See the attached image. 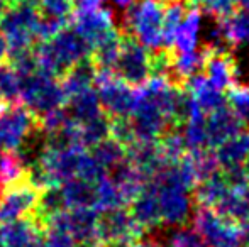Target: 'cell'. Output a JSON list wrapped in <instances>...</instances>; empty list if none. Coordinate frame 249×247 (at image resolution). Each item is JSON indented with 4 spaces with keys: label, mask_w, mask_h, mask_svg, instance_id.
I'll return each mask as SVG.
<instances>
[{
    "label": "cell",
    "mask_w": 249,
    "mask_h": 247,
    "mask_svg": "<svg viewBox=\"0 0 249 247\" xmlns=\"http://www.w3.org/2000/svg\"><path fill=\"white\" fill-rule=\"evenodd\" d=\"M33 51L41 71L59 80L75 65L92 56L90 44L70 26L51 39L37 41Z\"/></svg>",
    "instance_id": "cell-1"
},
{
    "label": "cell",
    "mask_w": 249,
    "mask_h": 247,
    "mask_svg": "<svg viewBox=\"0 0 249 247\" xmlns=\"http://www.w3.org/2000/svg\"><path fill=\"white\" fill-rule=\"evenodd\" d=\"M166 0H134L122 17V33L136 37L151 51L164 46Z\"/></svg>",
    "instance_id": "cell-2"
},
{
    "label": "cell",
    "mask_w": 249,
    "mask_h": 247,
    "mask_svg": "<svg viewBox=\"0 0 249 247\" xmlns=\"http://www.w3.org/2000/svg\"><path fill=\"white\" fill-rule=\"evenodd\" d=\"M41 12L37 5L20 3L9 5L3 16L0 17V33L9 43L10 53L31 49L37 43Z\"/></svg>",
    "instance_id": "cell-3"
},
{
    "label": "cell",
    "mask_w": 249,
    "mask_h": 247,
    "mask_svg": "<svg viewBox=\"0 0 249 247\" xmlns=\"http://www.w3.org/2000/svg\"><path fill=\"white\" fill-rule=\"evenodd\" d=\"M20 100L41 117L53 109L66 105V93L61 86V80L37 69L20 78Z\"/></svg>",
    "instance_id": "cell-4"
},
{
    "label": "cell",
    "mask_w": 249,
    "mask_h": 247,
    "mask_svg": "<svg viewBox=\"0 0 249 247\" xmlns=\"http://www.w3.org/2000/svg\"><path fill=\"white\" fill-rule=\"evenodd\" d=\"M194 229L203 237L209 247H241V224L222 212L198 205L194 214Z\"/></svg>",
    "instance_id": "cell-5"
},
{
    "label": "cell",
    "mask_w": 249,
    "mask_h": 247,
    "mask_svg": "<svg viewBox=\"0 0 249 247\" xmlns=\"http://www.w3.org/2000/svg\"><path fill=\"white\" fill-rule=\"evenodd\" d=\"M39 131V117L29 107L5 105L0 112V152H17Z\"/></svg>",
    "instance_id": "cell-6"
},
{
    "label": "cell",
    "mask_w": 249,
    "mask_h": 247,
    "mask_svg": "<svg viewBox=\"0 0 249 247\" xmlns=\"http://www.w3.org/2000/svg\"><path fill=\"white\" fill-rule=\"evenodd\" d=\"M114 73L132 86H139L153 75V51L136 37L122 33V46Z\"/></svg>",
    "instance_id": "cell-7"
},
{
    "label": "cell",
    "mask_w": 249,
    "mask_h": 247,
    "mask_svg": "<svg viewBox=\"0 0 249 247\" xmlns=\"http://www.w3.org/2000/svg\"><path fill=\"white\" fill-rule=\"evenodd\" d=\"M102 109L110 117H129L136 100V86L115 75L112 69H99L95 78Z\"/></svg>",
    "instance_id": "cell-8"
},
{
    "label": "cell",
    "mask_w": 249,
    "mask_h": 247,
    "mask_svg": "<svg viewBox=\"0 0 249 247\" xmlns=\"http://www.w3.org/2000/svg\"><path fill=\"white\" fill-rule=\"evenodd\" d=\"M146 234L144 229L131 214L129 207L100 212L97 242L99 246L108 244H134Z\"/></svg>",
    "instance_id": "cell-9"
},
{
    "label": "cell",
    "mask_w": 249,
    "mask_h": 247,
    "mask_svg": "<svg viewBox=\"0 0 249 247\" xmlns=\"http://www.w3.org/2000/svg\"><path fill=\"white\" fill-rule=\"evenodd\" d=\"M39 195L41 190L34 186L27 176L20 181L3 186L0 193V225L33 217L39 203Z\"/></svg>",
    "instance_id": "cell-10"
},
{
    "label": "cell",
    "mask_w": 249,
    "mask_h": 247,
    "mask_svg": "<svg viewBox=\"0 0 249 247\" xmlns=\"http://www.w3.org/2000/svg\"><path fill=\"white\" fill-rule=\"evenodd\" d=\"M100 212L97 208H66L48 220L46 227L65 231L78 244H99L97 242V227H99Z\"/></svg>",
    "instance_id": "cell-11"
},
{
    "label": "cell",
    "mask_w": 249,
    "mask_h": 247,
    "mask_svg": "<svg viewBox=\"0 0 249 247\" xmlns=\"http://www.w3.org/2000/svg\"><path fill=\"white\" fill-rule=\"evenodd\" d=\"M71 27L90 44V48H93L108 34L117 31L114 12L110 9H104V7L92 10H78L71 17Z\"/></svg>",
    "instance_id": "cell-12"
},
{
    "label": "cell",
    "mask_w": 249,
    "mask_h": 247,
    "mask_svg": "<svg viewBox=\"0 0 249 247\" xmlns=\"http://www.w3.org/2000/svg\"><path fill=\"white\" fill-rule=\"evenodd\" d=\"M244 122L231 107H220L207 115V148L215 151L220 144L229 141L241 131H244Z\"/></svg>",
    "instance_id": "cell-13"
},
{
    "label": "cell",
    "mask_w": 249,
    "mask_h": 247,
    "mask_svg": "<svg viewBox=\"0 0 249 247\" xmlns=\"http://www.w3.org/2000/svg\"><path fill=\"white\" fill-rule=\"evenodd\" d=\"M44 225L34 217L19 218L0 225V239L3 247H41Z\"/></svg>",
    "instance_id": "cell-14"
},
{
    "label": "cell",
    "mask_w": 249,
    "mask_h": 247,
    "mask_svg": "<svg viewBox=\"0 0 249 247\" xmlns=\"http://www.w3.org/2000/svg\"><path fill=\"white\" fill-rule=\"evenodd\" d=\"M207 48V60L203 65V75L224 92L237 83V63L227 49Z\"/></svg>",
    "instance_id": "cell-15"
},
{
    "label": "cell",
    "mask_w": 249,
    "mask_h": 247,
    "mask_svg": "<svg viewBox=\"0 0 249 247\" xmlns=\"http://www.w3.org/2000/svg\"><path fill=\"white\" fill-rule=\"evenodd\" d=\"M181 86H183L185 92L188 93V97H192L207 114H210L212 110L220 109V107H224L227 102L222 90L217 88V86L213 85L205 75H202V73H197L195 76L188 78Z\"/></svg>",
    "instance_id": "cell-16"
},
{
    "label": "cell",
    "mask_w": 249,
    "mask_h": 247,
    "mask_svg": "<svg viewBox=\"0 0 249 247\" xmlns=\"http://www.w3.org/2000/svg\"><path fill=\"white\" fill-rule=\"evenodd\" d=\"M203 16L198 7H188L183 20L178 26L173 37V48L177 53H192L198 49L200 33H202Z\"/></svg>",
    "instance_id": "cell-17"
},
{
    "label": "cell",
    "mask_w": 249,
    "mask_h": 247,
    "mask_svg": "<svg viewBox=\"0 0 249 247\" xmlns=\"http://www.w3.org/2000/svg\"><path fill=\"white\" fill-rule=\"evenodd\" d=\"M215 156L222 171L241 169L249 159V132L241 131L215 149Z\"/></svg>",
    "instance_id": "cell-18"
},
{
    "label": "cell",
    "mask_w": 249,
    "mask_h": 247,
    "mask_svg": "<svg viewBox=\"0 0 249 247\" xmlns=\"http://www.w3.org/2000/svg\"><path fill=\"white\" fill-rule=\"evenodd\" d=\"M229 180V178H227ZM231 188L227 191L226 198L217 208L224 215L234 218L239 224L249 220V178L239 180V181H231Z\"/></svg>",
    "instance_id": "cell-19"
},
{
    "label": "cell",
    "mask_w": 249,
    "mask_h": 247,
    "mask_svg": "<svg viewBox=\"0 0 249 247\" xmlns=\"http://www.w3.org/2000/svg\"><path fill=\"white\" fill-rule=\"evenodd\" d=\"M66 208H97V183L89 180L73 178L59 185Z\"/></svg>",
    "instance_id": "cell-20"
},
{
    "label": "cell",
    "mask_w": 249,
    "mask_h": 247,
    "mask_svg": "<svg viewBox=\"0 0 249 247\" xmlns=\"http://www.w3.org/2000/svg\"><path fill=\"white\" fill-rule=\"evenodd\" d=\"M65 107L75 122H87V120H92L95 117L102 115V114H105L104 109H102V103L95 86L71 95L66 100Z\"/></svg>",
    "instance_id": "cell-21"
},
{
    "label": "cell",
    "mask_w": 249,
    "mask_h": 247,
    "mask_svg": "<svg viewBox=\"0 0 249 247\" xmlns=\"http://www.w3.org/2000/svg\"><path fill=\"white\" fill-rule=\"evenodd\" d=\"M229 188V180L224 175L222 169H219L215 175H212L210 178L203 180L197 185V188H195V201L202 207H210L217 210L226 198Z\"/></svg>",
    "instance_id": "cell-22"
},
{
    "label": "cell",
    "mask_w": 249,
    "mask_h": 247,
    "mask_svg": "<svg viewBox=\"0 0 249 247\" xmlns=\"http://www.w3.org/2000/svg\"><path fill=\"white\" fill-rule=\"evenodd\" d=\"M97 73H99V69L93 65L92 56L73 66V68L61 78V86L66 93V100L71 95H75V93L95 86Z\"/></svg>",
    "instance_id": "cell-23"
},
{
    "label": "cell",
    "mask_w": 249,
    "mask_h": 247,
    "mask_svg": "<svg viewBox=\"0 0 249 247\" xmlns=\"http://www.w3.org/2000/svg\"><path fill=\"white\" fill-rule=\"evenodd\" d=\"M217 24L222 29V34L229 48L249 44V9L246 7H241L239 10H232L229 16L217 19Z\"/></svg>",
    "instance_id": "cell-24"
},
{
    "label": "cell",
    "mask_w": 249,
    "mask_h": 247,
    "mask_svg": "<svg viewBox=\"0 0 249 247\" xmlns=\"http://www.w3.org/2000/svg\"><path fill=\"white\" fill-rule=\"evenodd\" d=\"M207 60V48L192 51V53H171L170 75L177 83L183 85L188 78L195 76L203 69Z\"/></svg>",
    "instance_id": "cell-25"
},
{
    "label": "cell",
    "mask_w": 249,
    "mask_h": 247,
    "mask_svg": "<svg viewBox=\"0 0 249 247\" xmlns=\"http://www.w3.org/2000/svg\"><path fill=\"white\" fill-rule=\"evenodd\" d=\"M122 46V29L114 31L105 39L92 48V61L97 69H112L114 71L115 61L119 58Z\"/></svg>",
    "instance_id": "cell-26"
},
{
    "label": "cell",
    "mask_w": 249,
    "mask_h": 247,
    "mask_svg": "<svg viewBox=\"0 0 249 247\" xmlns=\"http://www.w3.org/2000/svg\"><path fill=\"white\" fill-rule=\"evenodd\" d=\"M90 151L105 171H110V169H114L115 166H119L127 159V148L119 141H115L114 137H110V135L100 141L97 146H93Z\"/></svg>",
    "instance_id": "cell-27"
},
{
    "label": "cell",
    "mask_w": 249,
    "mask_h": 247,
    "mask_svg": "<svg viewBox=\"0 0 249 247\" xmlns=\"http://www.w3.org/2000/svg\"><path fill=\"white\" fill-rule=\"evenodd\" d=\"M27 176V165L19 152H0V183L12 185Z\"/></svg>",
    "instance_id": "cell-28"
},
{
    "label": "cell",
    "mask_w": 249,
    "mask_h": 247,
    "mask_svg": "<svg viewBox=\"0 0 249 247\" xmlns=\"http://www.w3.org/2000/svg\"><path fill=\"white\" fill-rule=\"evenodd\" d=\"M0 99L5 105L20 102V78L9 61L0 63Z\"/></svg>",
    "instance_id": "cell-29"
},
{
    "label": "cell",
    "mask_w": 249,
    "mask_h": 247,
    "mask_svg": "<svg viewBox=\"0 0 249 247\" xmlns=\"http://www.w3.org/2000/svg\"><path fill=\"white\" fill-rule=\"evenodd\" d=\"M37 7L43 17L70 22V19L73 17V10H75V0H39Z\"/></svg>",
    "instance_id": "cell-30"
},
{
    "label": "cell",
    "mask_w": 249,
    "mask_h": 247,
    "mask_svg": "<svg viewBox=\"0 0 249 247\" xmlns=\"http://www.w3.org/2000/svg\"><path fill=\"white\" fill-rule=\"evenodd\" d=\"M168 247H209L203 237L194 227H175L168 237Z\"/></svg>",
    "instance_id": "cell-31"
},
{
    "label": "cell",
    "mask_w": 249,
    "mask_h": 247,
    "mask_svg": "<svg viewBox=\"0 0 249 247\" xmlns=\"http://www.w3.org/2000/svg\"><path fill=\"white\" fill-rule=\"evenodd\" d=\"M227 102L229 107L241 117L243 120L249 122V86L236 83L227 90Z\"/></svg>",
    "instance_id": "cell-32"
},
{
    "label": "cell",
    "mask_w": 249,
    "mask_h": 247,
    "mask_svg": "<svg viewBox=\"0 0 249 247\" xmlns=\"http://www.w3.org/2000/svg\"><path fill=\"white\" fill-rule=\"evenodd\" d=\"M187 3L190 7H198L202 12L210 14L217 19L229 16L236 7L234 0H187Z\"/></svg>",
    "instance_id": "cell-33"
},
{
    "label": "cell",
    "mask_w": 249,
    "mask_h": 247,
    "mask_svg": "<svg viewBox=\"0 0 249 247\" xmlns=\"http://www.w3.org/2000/svg\"><path fill=\"white\" fill-rule=\"evenodd\" d=\"M41 247H78V242L68 232L54 227H46Z\"/></svg>",
    "instance_id": "cell-34"
},
{
    "label": "cell",
    "mask_w": 249,
    "mask_h": 247,
    "mask_svg": "<svg viewBox=\"0 0 249 247\" xmlns=\"http://www.w3.org/2000/svg\"><path fill=\"white\" fill-rule=\"evenodd\" d=\"M105 0H75V7L78 10H92L102 7Z\"/></svg>",
    "instance_id": "cell-35"
},
{
    "label": "cell",
    "mask_w": 249,
    "mask_h": 247,
    "mask_svg": "<svg viewBox=\"0 0 249 247\" xmlns=\"http://www.w3.org/2000/svg\"><path fill=\"white\" fill-rule=\"evenodd\" d=\"M132 247H168V246L160 242L156 237H144V235H142L141 239H138V241L132 244Z\"/></svg>",
    "instance_id": "cell-36"
},
{
    "label": "cell",
    "mask_w": 249,
    "mask_h": 247,
    "mask_svg": "<svg viewBox=\"0 0 249 247\" xmlns=\"http://www.w3.org/2000/svg\"><path fill=\"white\" fill-rule=\"evenodd\" d=\"M9 56H10V48H9V43H7L5 36L0 33V63H5L9 61Z\"/></svg>",
    "instance_id": "cell-37"
},
{
    "label": "cell",
    "mask_w": 249,
    "mask_h": 247,
    "mask_svg": "<svg viewBox=\"0 0 249 247\" xmlns=\"http://www.w3.org/2000/svg\"><path fill=\"white\" fill-rule=\"evenodd\" d=\"M241 231H243V246L249 247V220L241 224Z\"/></svg>",
    "instance_id": "cell-38"
},
{
    "label": "cell",
    "mask_w": 249,
    "mask_h": 247,
    "mask_svg": "<svg viewBox=\"0 0 249 247\" xmlns=\"http://www.w3.org/2000/svg\"><path fill=\"white\" fill-rule=\"evenodd\" d=\"M234 2H236V5L246 7V9H249V0H234Z\"/></svg>",
    "instance_id": "cell-39"
},
{
    "label": "cell",
    "mask_w": 249,
    "mask_h": 247,
    "mask_svg": "<svg viewBox=\"0 0 249 247\" xmlns=\"http://www.w3.org/2000/svg\"><path fill=\"white\" fill-rule=\"evenodd\" d=\"M104 247H132V244H108Z\"/></svg>",
    "instance_id": "cell-40"
},
{
    "label": "cell",
    "mask_w": 249,
    "mask_h": 247,
    "mask_svg": "<svg viewBox=\"0 0 249 247\" xmlns=\"http://www.w3.org/2000/svg\"><path fill=\"white\" fill-rule=\"evenodd\" d=\"M3 109H5V103H3V100L0 99V112H2Z\"/></svg>",
    "instance_id": "cell-41"
},
{
    "label": "cell",
    "mask_w": 249,
    "mask_h": 247,
    "mask_svg": "<svg viewBox=\"0 0 249 247\" xmlns=\"http://www.w3.org/2000/svg\"><path fill=\"white\" fill-rule=\"evenodd\" d=\"M244 169H246V173L249 175V159H248V163H246V165H244Z\"/></svg>",
    "instance_id": "cell-42"
}]
</instances>
